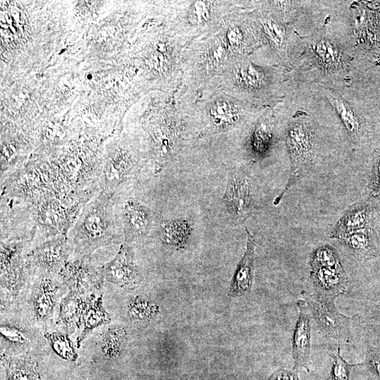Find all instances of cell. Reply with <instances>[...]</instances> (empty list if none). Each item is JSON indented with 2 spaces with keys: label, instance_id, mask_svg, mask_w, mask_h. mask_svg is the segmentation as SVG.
<instances>
[{
  "label": "cell",
  "instance_id": "obj_27",
  "mask_svg": "<svg viewBox=\"0 0 380 380\" xmlns=\"http://www.w3.org/2000/svg\"><path fill=\"white\" fill-rule=\"evenodd\" d=\"M239 81L249 89H258L265 84V74L250 62L244 63L237 73Z\"/></svg>",
  "mask_w": 380,
  "mask_h": 380
},
{
  "label": "cell",
  "instance_id": "obj_9",
  "mask_svg": "<svg viewBox=\"0 0 380 380\" xmlns=\"http://www.w3.org/2000/svg\"><path fill=\"white\" fill-rule=\"evenodd\" d=\"M130 244L124 242L114 258L102 267L105 280L127 289L136 287L143 279Z\"/></svg>",
  "mask_w": 380,
  "mask_h": 380
},
{
  "label": "cell",
  "instance_id": "obj_10",
  "mask_svg": "<svg viewBox=\"0 0 380 380\" xmlns=\"http://www.w3.org/2000/svg\"><path fill=\"white\" fill-rule=\"evenodd\" d=\"M306 51L313 63L325 72H343L349 63V56L336 44L325 37L312 39Z\"/></svg>",
  "mask_w": 380,
  "mask_h": 380
},
{
  "label": "cell",
  "instance_id": "obj_31",
  "mask_svg": "<svg viewBox=\"0 0 380 380\" xmlns=\"http://www.w3.org/2000/svg\"><path fill=\"white\" fill-rule=\"evenodd\" d=\"M48 340L55 351L62 357L68 360H74L76 353L73 346L67 336L58 332H52L46 335Z\"/></svg>",
  "mask_w": 380,
  "mask_h": 380
},
{
  "label": "cell",
  "instance_id": "obj_15",
  "mask_svg": "<svg viewBox=\"0 0 380 380\" xmlns=\"http://www.w3.org/2000/svg\"><path fill=\"white\" fill-rule=\"evenodd\" d=\"M246 230V249L234 272L229 291L232 297L243 296L251 291L252 286L255 243L254 237Z\"/></svg>",
  "mask_w": 380,
  "mask_h": 380
},
{
  "label": "cell",
  "instance_id": "obj_14",
  "mask_svg": "<svg viewBox=\"0 0 380 380\" xmlns=\"http://www.w3.org/2000/svg\"><path fill=\"white\" fill-rule=\"evenodd\" d=\"M0 331L1 347L4 354H22L34 346L35 338L33 330L22 322L1 318Z\"/></svg>",
  "mask_w": 380,
  "mask_h": 380
},
{
  "label": "cell",
  "instance_id": "obj_24",
  "mask_svg": "<svg viewBox=\"0 0 380 380\" xmlns=\"http://www.w3.org/2000/svg\"><path fill=\"white\" fill-rule=\"evenodd\" d=\"M272 139L271 124L265 120L260 121L251 137V147L253 155L258 158L264 156L270 148Z\"/></svg>",
  "mask_w": 380,
  "mask_h": 380
},
{
  "label": "cell",
  "instance_id": "obj_26",
  "mask_svg": "<svg viewBox=\"0 0 380 380\" xmlns=\"http://www.w3.org/2000/svg\"><path fill=\"white\" fill-rule=\"evenodd\" d=\"M158 311V307L141 296L132 299L127 306V315L133 322H147L153 319Z\"/></svg>",
  "mask_w": 380,
  "mask_h": 380
},
{
  "label": "cell",
  "instance_id": "obj_6",
  "mask_svg": "<svg viewBox=\"0 0 380 380\" xmlns=\"http://www.w3.org/2000/svg\"><path fill=\"white\" fill-rule=\"evenodd\" d=\"M39 274L32 288L29 298V308L32 319L41 325H45L53 317L54 309L68 289L60 276Z\"/></svg>",
  "mask_w": 380,
  "mask_h": 380
},
{
  "label": "cell",
  "instance_id": "obj_36",
  "mask_svg": "<svg viewBox=\"0 0 380 380\" xmlns=\"http://www.w3.org/2000/svg\"><path fill=\"white\" fill-rule=\"evenodd\" d=\"M227 38L230 44L239 46L242 42L243 34L239 28L234 27L229 30Z\"/></svg>",
  "mask_w": 380,
  "mask_h": 380
},
{
  "label": "cell",
  "instance_id": "obj_11",
  "mask_svg": "<svg viewBox=\"0 0 380 380\" xmlns=\"http://www.w3.org/2000/svg\"><path fill=\"white\" fill-rule=\"evenodd\" d=\"M230 216L236 222L245 220L253 210L251 186L243 175L232 173L223 197Z\"/></svg>",
  "mask_w": 380,
  "mask_h": 380
},
{
  "label": "cell",
  "instance_id": "obj_20",
  "mask_svg": "<svg viewBox=\"0 0 380 380\" xmlns=\"http://www.w3.org/2000/svg\"><path fill=\"white\" fill-rule=\"evenodd\" d=\"M337 240L360 259L369 258L376 253L374 241L369 232L366 230L351 232Z\"/></svg>",
  "mask_w": 380,
  "mask_h": 380
},
{
  "label": "cell",
  "instance_id": "obj_3",
  "mask_svg": "<svg viewBox=\"0 0 380 380\" xmlns=\"http://www.w3.org/2000/svg\"><path fill=\"white\" fill-rule=\"evenodd\" d=\"M25 257L20 243H1V309L13 304L20 296L27 280Z\"/></svg>",
  "mask_w": 380,
  "mask_h": 380
},
{
  "label": "cell",
  "instance_id": "obj_19",
  "mask_svg": "<svg viewBox=\"0 0 380 380\" xmlns=\"http://www.w3.org/2000/svg\"><path fill=\"white\" fill-rule=\"evenodd\" d=\"M368 221V210L364 205H358L350 208L339 220L331 232V238L340 237L359 230L364 229Z\"/></svg>",
  "mask_w": 380,
  "mask_h": 380
},
{
  "label": "cell",
  "instance_id": "obj_23",
  "mask_svg": "<svg viewBox=\"0 0 380 380\" xmlns=\"http://www.w3.org/2000/svg\"><path fill=\"white\" fill-rule=\"evenodd\" d=\"M160 227L163 242L175 246H184L191 231V224L186 220L163 221Z\"/></svg>",
  "mask_w": 380,
  "mask_h": 380
},
{
  "label": "cell",
  "instance_id": "obj_2",
  "mask_svg": "<svg viewBox=\"0 0 380 380\" xmlns=\"http://www.w3.org/2000/svg\"><path fill=\"white\" fill-rule=\"evenodd\" d=\"M314 142L315 132L309 118L298 117L291 123L286 137L291 160L290 176L284 191L274 199V205L279 203L288 189L298 181L310 165L312 158Z\"/></svg>",
  "mask_w": 380,
  "mask_h": 380
},
{
  "label": "cell",
  "instance_id": "obj_34",
  "mask_svg": "<svg viewBox=\"0 0 380 380\" xmlns=\"http://www.w3.org/2000/svg\"><path fill=\"white\" fill-rule=\"evenodd\" d=\"M373 193L380 196V150L374 155V178L373 180Z\"/></svg>",
  "mask_w": 380,
  "mask_h": 380
},
{
  "label": "cell",
  "instance_id": "obj_22",
  "mask_svg": "<svg viewBox=\"0 0 380 380\" xmlns=\"http://www.w3.org/2000/svg\"><path fill=\"white\" fill-rule=\"evenodd\" d=\"M324 94L348 132L353 134L358 133L360 127V120L349 103L333 91L326 90Z\"/></svg>",
  "mask_w": 380,
  "mask_h": 380
},
{
  "label": "cell",
  "instance_id": "obj_30",
  "mask_svg": "<svg viewBox=\"0 0 380 380\" xmlns=\"http://www.w3.org/2000/svg\"><path fill=\"white\" fill-rule=\"evenodd\" d=\"M331 366V371L326 380H349L350 371L356 365L348 363L340 353L338 346L336 353H329Z\"/></svg>",
  "mask_w": 380,
  "mask_h": 380
},
{
  "label": "cell",
  "instance_id": "obj_16",
  "mask_svg": "<svg viewBox=\"0 0 380 380\" xmlns=\"http://www.w3.org/2000/svg\"><path fill=\"white\" fill-rule=\"evenodd\" d=\"M8 380H41L37 357L31 352L3 355Z\"/></svg>",
  "mask_w": 380,
  "mask_h": 380
},
{
  "label": "cell",
  "instance_id": "obj_35",
  "mask_svg": "<svg viewBox=\"0 0 380 380\" xmlns=\"http://www.w3.org/2000/svg\"><path fill=\"white\" fill-rule=\"evenodd\" d=\"M269 380H300L296 372L279 369L274 372Z\"/></svg>",
  "mask_w": 380,
  "mask_h": 380
},
{
  "label": "cell",
  "instance_id": "obj_32",
  "mask_svg": "<svg viewBox=\"0 0 380 380\" xmlns=\"http://www.w3.org/2000/svg\"><path fill=\"white\" fill-rule=\"evenodd\" d=\"M365 364L380 379V352L369 350L367 353Z\"/></svg>",
  "mask_w": 380,
  "mask_h": 380
},
{
  "label": "cell",
  "instance_id": "obj_33",
  "mask_svg": "<svg viewBox=\"0 0 380 380\" xmlns=\"http://www.w3.org/2000/svg\"><path fill=\"white\" fill-rule=\"evenodd\" d=\"M192 14L194 20L197 23H201L205 20L209 15L208 8L205 2H196L192 8Z\"/></svg>",
  "mask_w": 380,
  "mask_h": 380
},
{
  "label": "cell",
  "instance_id": "obj_1",
  "mask_svg": "<svg viewBox=\"0 0 380 380\" xmlns=\"http://www.w3.org/2000/svg\"><path fill=\"white\" fill-rule=\"evenodd\" d=\"M119 230L112 196L99 191L84 207L66 238L74 254L90 256L96 250L115 243Z\"/></svg>",
  "mask_w": 380,
  "mask_h": 380
},
{
  "label": "cell",
  "instance_id": "obj_13",
  "mask_svg": "<svg viewBox=\"0 0 380 380\" xmlns=\"http://www.w3.org/2000/svg\"><path fill=\"white\" fill-rule=\"evenodd\" d=\"M310 267V278L316 294L336 298L345 292L348 278L343 266Z\"/></svg>",
  "mask_w": 380,
  "mask_h": 380
},
{
  "label": "cell",
  "instance_id": "obj_18",
  "mask_svg": "<svg viewBox=\"0 0 380 380\" xmlns=\"http://www.w3.org/2000/svg\"><path fill=\"white\" fill-rule=\"evenodd\" d=\"M110 321V316L103 308L101 296H96L94 293L91 294L84 312L82 332L78 337L77 344H80L92 329L100 325L108 324Z\"/></svg>",
  "mask_w": 380,
  "mask_h": 380
},
{
  "label": "cell",
  "instance_id": "obj_8",
  "mask_svg": "<svg viewBox=\"0 0 380 380\" xmlns=\"http://www.w3.org/2000/svg\"><path fill=\"white\" fill-rule=\"evenodd\" d=\"M58 275L70 292L83 296L99 291L104 280L102 268L94 265L89 256L76 254L68 260Z\"/></svg>",
  "mask_w": 380,
  "mask_h": 380
},
{
  "label": "cell",
  "instance_id": "obj_17",
  "mask_svg": "<svg viewBox=\"0 0 380 380\" xmlns=\"http://www.w3.org/2000/svg\"><path fill=\"white\" fill-rule=\"evenodd\" d=\"M89 296L70 292L61 302L58 322L68 327L82 328V318Z\"/></svg>",
  "mask_w": 380,
  "mask_h": 380
},
{
  "label": "cell",
  "instance_id": "obj_28",
  "mask_svg": "<svg viewBox=\"0 0 380 380\" xmlns=\"http://www.w3.org/2000/svg\"><path fill=\"white\" fill-rule=\"evenodd\" d=\"M210 115L213 121L218 125H231L239 118L237 109L232 103L219 101L210 108Z\"/></svg>",
  "mask_w": 380,
  "mask_h": 380
},
{
  "label": "cell",
  "instance_id": "obj_4",
  "mask_svg": "<svg viewBox=\"0 0 380 380\" xmlns=\"http://www.w3.org/2000/svg\"><path fill=\"white\" fill-rule=\"evenodd\" d=\"M112 199L125 242L131 243L150 233L155 219L154 213L148 206L134 197L122 199L113 195Z\"/></svg>",
  "mask_w": 380,
  "mask_h": 380
},
{
  "label": "cell",
  "instance_id": "obj_21",
  "mask_svg": "<svg viewBox=\"0 0 380 380\" xmlns=\"http://www.w3.org/2000/svg\"><path fill=\"white\" fill-rule=\"evenodd\" d=\"M126 338V332L123 328L116 326L108 328L99 341L100 353L108 359L118 357L125 348Z\"/></svg>",
  "mask_w": 380,
  "mask_h": 380
},
{
  "label": "cell",
  "instance_id": "obj_7",
  "mask_svg": "<svg viewBox=\"0 0 380 380\" xmlns=\"http://www.w3.org/2000/svg\"><path fill=\"white\" fill-rule=\"evenodd\" d=\"M73 253L66 236H58L36 246L25 255L27 270L38 274H59Z\"/></svg>",
  "mask_w": 380,
  "mask_h": 380
},
{
  "label": "cell",
  "instance_id": "obj_5",
  "mask_svg": "<svg viewBox=\"0 0 380 380\" xmlns=\"http://www.w3.org/2000/svg\"><path fill=\"white\" fill-rule=\"evenodd\" d=\"M305 298L319 331L338 343H349L350 318L337 310L334 304L335 298L316 293L305 295Z\"/></svg>",
  "mask_w": 380,
  "mask_h": 380
},
{
  "label": "cell",
  "instance_id": "obj_12",
  "mask_svg": "<svg viewBox=\"0 0 380 380\" xmlns=\"http://www.w3.org/2000/svg\"><path fill=\"white\" fill-rule=\"evenodd\" d=\"M296 305L299 309V315L292 338V355L295 362L294 368L303 367L309 372L310 315L305 300H298Z\"/></svg>",
  "mask_w": 380,
  "mask_h": 380
},
{
  "label": "cell",
  "instance_id": "obj_25",
  "mask_svg": "<svg viewBox=\"0 0 380 380\" xmlns=\"http://www.w3.org/2000/svg\"><path fill=\"white\" fill-rule=\"evenodd\" d=\"M262 24L263 32L269 41L286 58L289 37L286 26L273 19H266Z\"/></svg>",
  "mask_w": 380,
  "mask_h": 380
},
{
  "label": "cell",
  "instance_id": "obj_29",
  "mask_svg": "<svg viewBox=\"0 0 380 380\" xmlns=\"http://www.w3.org/2000/svg\"><path fill=\"white\" fill-rule=\"evenodd\" d=\"M310 265L321 267L342 266L336 250L329 245L320 246L311 255Z\"/></svg>",
  "mask_w": 380,
  "mask_h": 380
}]
</instances>
